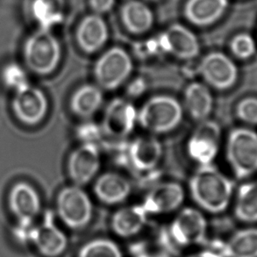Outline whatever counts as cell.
Wrapping results in <instances>:
<instances>
[{
  "label": "cell",
  "instance_id": "6da1fadb",
  "mask_svg": "<svg viewBox=\"0 0 257 257\" xmlns=\"http://www.w3.org/2000/svg\"><path fill=\"white\" fill-rule=\"evenodd\" d=\"M191 197L206 212L220 213L229 205L233 184L212 164L200 165L190 181Z\"/></svg>",
  "mask_w": 257,
  "mask_h": 257
},
{
  "label": "cell",
  "instance_id": "7a4b0ae2",
  "mask_svg": "<svg viewBox=\"0 0 257 257\" xmlns=\"http://www.w3.org/2000/svg\"><path fill=\"white\" fill-rule=\"evenodd\" d=\"M23 57L32 72L41 76L49 75L56 70L60 62L59 42L51 31L38 28L26 39Z\"/></svg>",
  "mask_w": 257,
  "mask_h": 257
},
{
  "label": "cell",
  "instance_id": "3957f363",
  "mask_svg": "<svg viewBox=\"0 0 257 257\" xmlns=\"http://www.w3.org/2000/svg\"><path fill=\"white\" fill-rule=\"evenodd\" d=\"M183 118L180 103L170 96H156L143 104L137 114V121L143 128L153 134L172 131Z\"/></svg>",
  "mask_w": 257,
  "mask_h": 257
},
{
  "label": "cell",
  "instance_id": "277c9868",
  "mask_svg": "<svg viewBox=\"0 0 257 257\" xmlns=\"http://www.w3.org/2000/svg\"><path fill=\"white\" fill-rule=\"evenodd\" d=\"M226 158L238 178L257 171V133L249 128L233 129L226 143Z\"/></svg>",
  "mask_w": 257,
  "mask_h": 257
},
{
  "label": "cell",
  "instance_id": "5b68a950",
  "mask_svg": "<svg viewBox=\"0 0 257 257\" xmlns=\"http://www.w3.org/2000/svg\"><path fill=\"white\" fill-rule=\"evenodd\" d=\"M56 208L61 220L68 227L75 230L85 227L93 213L89 196L77 185L64 188L60 191Z\"/></svg>",
  "mask_w": 257,
  "mask_h": 257
},
{
  "label": "cell",
  "instance_id": "8992f818",
  "mask_svg": "<svg viewBox=\"0 0 257 257\" xmlns=\"http://www.w3.org/2000/svg\"><path fill=\"white\" fill-rule=\"evenodd\" d=\"M133 70L128 54L120 48H111L97 60L94 76L101 89L113 90L125 82Z\"/></svg>",
  "mask_w": 257,
  "mask_h": 257
},
{
  "label": "cell",
  "instance_id": "52a82bcc",
  "mask_svg": "<svg viewBox=\"0 0 257 257\" xmlns=\"http://www.w3.org/2000/svg\"><path fill=\"white\" fill-rule=\"evenodd\" d=\"M136 107L129 101L114 98L104 110L101 131L112 139H123L129 136L137 122Z\"/></svg>",
  "mask_w": 257,
  "mask_h": 257
},
{
  "label": "cell",
  "instance_id": "ba28073f",
  "mask_svg": "<svg viewBox=\"0 0 257 257\" xmlns=\"http://www.w3.org/2000/svg\"><path fill=\"white\" fill-rule=\"evenodd\" d=\"M207 223L205 216L194 208H184L173 219L170 234L174 242L182 247L200 244L205 240Z\"/></svg>",
  "mask_w": 257,
  "mask_h": 257
},
{
  "label": "cell",
  "instance_id": "9c48e42d",
  "mask_svg": "<svg viewBox=\"0 0 257 257\" xmlns=\"http://www.w3.org/2000/svg\"><path fill=\"white\" fill-rule=\"evenodd\" d=\"M203 79L217 90H227L236 83L238 69L229 56L220 52L210 53L198 67Z\"/></svg>",
  "mask_w": 257,
  "mask_h": 257
},
{
  "label": "cell",
  "instance_id": "30bf717a",
  "mask_svg": "<svg viewBox=\"0 0 257 257\" xmlns=\"http://www.w3.org/2000/svg\"><path fill=\"white\" fill-rule=\"evenodd\" d=\"M48 107L49 103L45 94L30 84L15 91L12 101L15 117L25 125H37L45 118Z\"/></svg>",
  "mask_w": 257,
  "mask_h": 257
},
{
  "label": "cell",
  "instance_id": "8fae6325",
  "mask_svg": "<svg viewBox=\"0 0 257 257\" xmlns=\"http://www.w3.org/2000/svg\"><path fill=\"white\" fill-rule=\"evenodd\" d=\"M220 129L217 123L203 120L187 144L188 154L200 165L212 164L219 151Z\"/></svg>",
  "mask_w": 257,
  "mask_h": 257
},
{
  "label": "cell",
  "instance_id": "7c38bea8",
  "mask_svg": "<svg viewBox=\"0 0 257 257\" xmlns=\"http://www.w3.org/2000/svg\"><path fill=\"white\" fill-rule=\"evenodd\" d=\"M67 168L75 185L82 186L90 183L100 168V154L97 145L83 143L70 155Z\"/></svg>",
  "mask_w": 257,
  "mask_h": 257
},
{
  "label": "cell",
  "instance_id": "4fadbf2b",
  "mask_svg": "<svg viewBox=\"0 0 257 257\" xmlns=\"http://www.w3.org/2000/svg\"><path fill=\"white\" fill-rule=\"evenodd\" d=\"M184 200V191L173 182L154 186L147 194L143 205L148 214H166L180 207Z\"/></svg>",
  "mask_w": 257,
  "mask_h": 257
},
{
  "label": "cell",
  "instance_id": "5bb4252c",
  "mask_svg": "<svg viewBox=\"0 0 257 257\" xmlns=\"http://www.w3.org/2000/svg\"><path fill=\"white\" fill-rule=\"evenodd\" d=\"M162 52L170 53L177 58L192 59L198 56L199 43L192 32L182 25H173L158 36Z\"/></svg>",
  "mask_w": 257,
  "mask_h": 257
},
{
  "label": "cell",
  "instance_id": "9a60e30c",
  "mask_svg": "<svg viewBox=\"0 0 257 257\" xmlns=\"http://www.w3.org/2000/svg\"><path fill=\"white\" fill-rule=\"evenodd\" d=\"M40 254L45 257H59L66 250L68 239L62 230L48 216L39 226H35L31 239Z\"/></svg>",
  "mask_w": 257,
  "mask_h": 257
},
{
  "label": "cell",
  "instance_id": "2e32d148",
  "mask_svg": "<svg viewBox=\"0 0 257 257\" xmlns=\"http://www.w3.org/2000/svg\"><path fill=\"white\" fill-rule=\"evenodd\" d=\"M8 205L18 220H33L41 211V198L31 184L20 182L11 189Z\"/></svg>",
  "mask_w": 257,
  "mask_h": 257
},
{
  "label": "cell",
  "instance_id": "e0dca14e",
  "mask_svg": "<svg viewBox=\"0 0 257 257\" xmlns=\"http://www.w3.org/2000/svg\"><path fill=\"white\" fill-rule=\"evenodd\" d=\"M162 156V144L153 136H141L129 145V162L137 171H152L159 164Z\"/></svg>",
  "mask_w": 257,
  "mask_h": 257
},
{
  "label": "cell",
  "instance_id": "ac0fdd59",
  "mask_svg": "<svg viewBox=\"0 0 257 257\" xmlns=\"http://www.w3.org/2000/svg\"><path fill=\"white\" fill-rule=\"evenodd\" d=\"M97 198L106 205H118L131 193V184L119 174L108 172L101 175L94 184Z\"/></svg>",
  "mask_w": 257,
  "mask_h": 257
},
{
  "label": "cell",
  "instance_id": "d6986e66",
  "mask_svg": "<svg viewBox=\"0 0 257 257\" xmlns=\"http://www.w3.org/2000/svg\"><path fill=\"white\" fill-rule=\"evenodd\" d=\"M148 212L143 205L123 207L111 218V228L118 236L129 238L139 233L145 226Z\"/></svg>",
  "mask_w": 257,
  "mask_h": 257
},
{
  "label": "cell",
  "instance_id": "ffe728a7",
  "mask_svg": "<svg viewBox=\"0 0 257 257\" xmlns=\"http://www.w3.org/2000/svg\"><path fill=\"white\" fill-rule=\"evenodd\" d=\"M77 36L78 44L84 52H96L107 41V26L102 18L90 15L81 22Z\"/></svg>",
  "mask_w": 257,
  "mask_h": 257
},
{
  "label": "cell",
  "instance_id": "44dd1931",
  "mask_svg": "<svg viewBox=\"0 0 257 257\" xmlns=\"http://www.w3.org/2000/svg\"><path fill=\"white\" fill-rule=\"evenodd\" d=\"M184 105L191 118L201 122L212 112L213 98L208 87L195 82L188 85L184 91Z\"/></svg>",
  "mask_w": 257,
  "mask_h": 257
},
{
  "label": "cell",
  "instance_id": "7402d4cb",
  "mask_svg": "<svg viewBox=\"0 0 257 257\" xmlns=\"http://www.w3.org/2000/svg\"><path fill=\"white\" fill-rule=\"evenodd\" d=\"M228 7V0H189L185 14L189 21L206 26L219 20Z\"/></svg>",
  "mask_w": 257,
  "mask_h": 257
},
{
  "label": "cell",
  "instance_id": "603a6c76",
  "mask_svg": "<svg viewBox=\"0 0 257 257\" xmlns=\"http://www.w3.org/2000/svg\"><path fill=\"white\" fill-rule=\"evenodd\" d=\"M103 101L104 96L100 87L84 84L73 94L70 99V109L78 117L89 118L99 110Z\"/></svg>",
  "mask_w": 257,
  "mask_h": 257
},
{
  "label": "cell",
  "instance_id": "cb8c5ba5",
  "mask_svg": "<svg viewBox=\"0 0 257 257\" xmlns=\"http://www.w3.org/2000/svg\"><path fill=\"white\" fill-rule=\"evenodd\" d=\"M30 14L39 29L51 31L63 20V0H32Z\"/></svg>",
  "mask_w": 257,
  "mask_h": 257
},
{
  "label": "cell",
  "instance_id": "d4e9b609",
  "mask_svg": "<svg viewBox=\"0 0 257 257\" xmlns=\"http://www.w3.org/2000/svg\"><path fill=\"white\" fill-rule=\"evenodd\" d=\"M122 20L129 31L142 34L148 31L153 23V14L145 4L130 1L122 9Z\"/></svg>",
  "mask_w": 257,
  "mask_h": 257
},
{
  "label": "cell",
  "instance_id": "484cf974",
  "mask_svg": "<svg viewBox=\"0 0 257 257\" xmlns=\"http://www.w3.org/2000/svg\"><path fill=\"white\" fill-rule=\"evenodd\" d=\"M234 213L240 221L257 222V180L240 186L237 194Z\"/></svg>",
  "mask_w": 257,
  "mask_h": 257
},
{
  "label": "cell",
  "instance_id": "4316f807",
  "mask_svg": "<svg viewBox=\"0 0 257 257\" xmlns=\"http://www.w3.org/2000/svg\"><path fill=\"white\" fill-rule=\"evenodd\" d=\"M228 257H257V228L240 230L226 242Z\"/></svg>",
  "mask_w": 257,
  "mask_h": 257
},
{
  "label": "cell",
  "instance_id": "83f0119b",
  "mask_svg": "<svg viewBox=\"0 0 257 257\" xmlns=\"http://www.w3.org/2000/svg\"><path fill=\"white\" fill-rule=\"evenodd\" d=\"M77 257H123V254L113 240L99 238L84 244Z\"/></svg>",
  "mask_w": 257,
  "mask_h": 257
},
{
  "label": "cell",
  "instance_id": "f1b7e54d",
  "mask_svg": "<svg viewBox=\"0 0 257 257\" xmlns=\"http://www.w3.org/2000/svg\"><path fill=\"white\" fill-rule=\"evenodd\" d=\"M1 79L4 85L10 90L17 91L28 86V75L23 67L17 63H7L1 72Z\"/></svg>",
  "mask_w": 257,
  "mask_h": 257
},
{
  "label": "cell",
  "instance_id": "f546056e",
  "mask_svg": "<svg viewBox=\"0 0 257 257\" xmlns=\"http://www.w3.org/2000/svg\"><path fill=\"white\" fill-rule=\"evenodd\" d=\"M230 49L239 59L247 60L254 56L256 51V44L254 39L249 34L243 33L233 37L231 41Z\"/></svg>",
  "mask_w": 257,
  "mask_h": 257
},
{
  "label": "cell",
  "instance_id": "4dcf8cb0",
  "mask_svg": "<svg viewBox=\"0 0 257 257\" xmlns=\"http://www.w3.org/2000/svg\"><path fill=\"white\" fill-rule=\"evenodd\" d=\"M236 114L240 120L257 125V98L247 97L237 104Z\"/></svg>",
  "mask_w": 257,
  "mask_h": 257
},
{
  "label": "cell",
  "instance_id": "1f68e13d",
  "mask_svg": "<svg viewBox=\"0 0 257 257\" xmlns=\"http://www.w3.org/2000/svg\"><path fill=\"white\" fill-rule=\"evenodd\" d=\"M189 257H228L226 242L218 241L212 247L206 250L200 251Z\"/></svg>",
  "mask_w": 257,
  "mask_h": 257
},
{
  "label": "cell",
  "instance_id": "d6a6232c",
  "mask_svg": "<svg viewBox=\"0 0 257 257\" xmlns=\"http://www.w3.org/2000/svg\"><path fill=\"white\" fill-rule=\"evenodd\" d=\"M77 133L78 137L83 140L84 143H94V141L100 136L102 131L101 128H98L97 125L93 124H85L78 128Z\"/></svg>",
  "mask_w": 257,
  "mask_h": 257
},
{
  "label": "cell",
  "instance_id": "836d02e7",
  "mask_svg": "<svg viewBox=\"0 0 257 257\" xmlns=\"http://www.w3.org/2000/svg\"><path fill=\"white\" fill-rule=\"evenodd\" d=\"M90 4L94 10L103 14L111 10L114 5V0H90Z\"/></svg>",
  "mask_w": 257,
  "mask_h": 257
},
{
  "label": "cell",
  "instance_id": "e575fe53",
  "mask_svg": "<svg viewBox=\"0 0 257 257\" xmlns=\"http://www.w3.org/2000/svg\"><path fill=\"white\" fill-rule=\"evenodd\" d=\"M140 257H166L163 255V254H149V255H143Z\"/></svg>",
  "mask_w": 257,
  "mask_h": 257
}]
</instances>
